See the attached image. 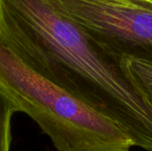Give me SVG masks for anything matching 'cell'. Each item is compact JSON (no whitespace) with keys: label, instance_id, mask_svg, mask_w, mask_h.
Segmentation results:
<instances>
[{"label":"cell","instance_id":"1","mask_svg":"<svg viewBox=\"0 0 152 151\" xmlns=\"http://www.w3.org/2000/svg\"><path fill=\"white\" fill-rule=\"evenodd\" d=\"M14 53L37 74L107 117L152 151V99L125 58L104 46L53 4L22 23Z\"/></svg>","mask_w":152,"mask_h":151},{"label":"cell","instance_id":"2","mask_svg":"<svg viewBox=\"0 0 152 151\" xmlns=\"http://www.w3.org/2000/svg\"><path fill=\"white\" fill-rule=\"evenodd\" d=\"M0 89L16 112L29 116L57 151H131L115 123L33 71L0 39Z\"/></svg>","mask_w":152,"mask_h":151},{"label":"cell","instance_id":"3","mask_svg":"<svg viewBox=\"0 0 152 151\" xmlns=\"http://www.w3.org/2000/svg\"><path fill=\"white\" fill-rule=\"evenodd\" d=\"M110 51L152 57V0H51Z\"/></svg>","mask_w":152,"mask_h":151},{"label":"cell","instance_id":"4","mask_svg":"<svg viewBox=\"0 0 152 151\" xmlns=\"http://www.w3.org/2000/svg\"><path fill=\"white\" fill-rule=\"evenodd\" d=\"M133 76L152 99V57H124Z\"/></svg>","mask_w":152,"mask_h":151},{"label":"cell","instance_id":"5","mask_svg":"<svg viewBox=\"0 0 152 151\" xmlns=\"http://www.w3.org/2000/svg\"><path fill=\"white\" fill-rule=\"evenodd\" d=\"M16 109L0 89V151H9L12 141L11 119Z\"/></svg>","mask_w":152,"mask_h":151}]
</instances>
